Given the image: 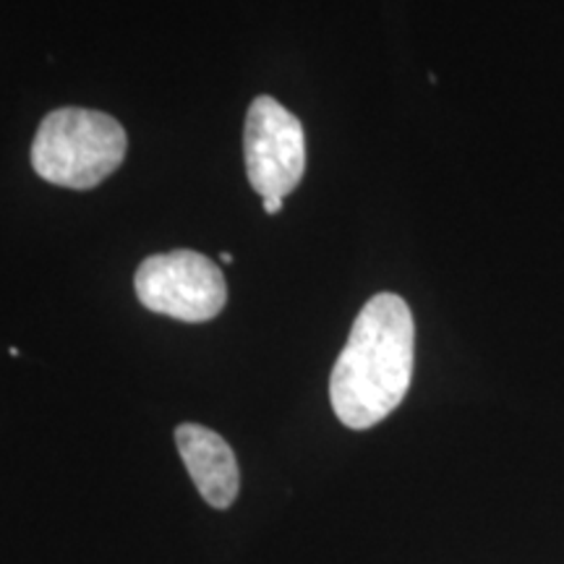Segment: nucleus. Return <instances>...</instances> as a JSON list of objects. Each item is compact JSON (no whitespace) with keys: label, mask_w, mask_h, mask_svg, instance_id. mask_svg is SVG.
Instances as JSON below:
<instances>
[{"label":"nucleus","mask_w":564,"mask_h":564,"mask_svg":"<svg viewBox=\"0 0 564 564\" xmlns=\"http://www.w3.org/2000/svg\"><path fill=\"white\" fill-rule=\"evenodd\" d=\"M133 288L141 306L188 324L215 319L228 303V285L220 267L204 253L188 249L144 259Z\"/></svg>","instance_id":"nucleus-3"},{"label":"nucleus","mask_w":564,"mask_h":564,"mask_svg":"<svg viewBox=\"0 0 564 564\" xmlns=\"http://www.w3.org/2000/svg\"><path fill=\"white\" fill-rule=\"evenodd\" d=\"M243 154L253 192L262 199H285L306 173V133L291 110L262 95L246 116Z\"/></svg>","instance_id":"nucleus-4"},{"label":"nucleus","mask_w":564,"mask_h":564,"mask_svg":"<svg viewBox=\"0 0 564 564\" xmlns=\"http://www.w3.org/2000/svg\"><path fill=\"white\" fill-rule=\"evenodd\" d=\"M262 204H264L267 215H278V212L285 207V199H278V196H272V199H262Z\"/></svg>","instance_id":"nucleus-6"},{"label":"nucleus","mask_w":564,"mask_h":564,"mask_svg":"<svg viewBox=\"0 0 564 564\" xmlns=\"http://www.w3.org/2000/svg\"><path fill=\"white\" fill-rule=\"evenodd\" d=\"M175 444L207 505L228 510L241 489V470L230 444L199 423H183L175 429Z\"/></svg>","instance_id":"nucleus-5"},{"label":"nucleus","mask_w":564,"mask_h":564,"mask_svg":"<svg viewBox=\"0 0 564 564\" xmlns=\"http://www.w3.org/2000/svg\"><path fill=\"white\" fill-rule=\"evenodd\" d=\"M123 126L108 112L61 108L40 123L32 141V167L42 181L63 188H95L121 167Z\"/></svg>","instance_id":"nucleus-2"},{"label":"nucleus","mask_w":564,"mask_h":564,"mask_svg":"<svg viewBox=\"0 0 564 564\" xmlns=\"http://www.w3.org/2000/svg\"><path fill=\"white\" fill-rule=\"evenodd\" d=\"M413 358L411 306L394 293L373 295L352 322L329 379L337 419L356 432L384 421L411 390Z\"/></svg>","instance_id":"nucleus-1"}]
</instances>
